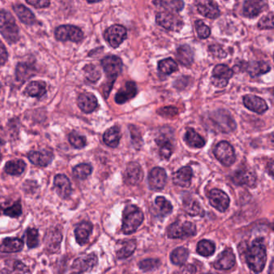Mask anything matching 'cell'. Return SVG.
<instances>
[{
	"label": "cell",
	"mask_w": 274,
	"mask_h": 274,
	"mask_svg": "<svg viewBox=\"0 0 274 274\" xmlns=\"http://www.w3.org/2000/svg\"><path fill=\"white\" fill-rule=\"evenodd\" d=\"M0 90H1V84H0Z\"/></svg>",
	"instance_id": "obj_59"
},
{
	"label": "cell",
	"mask_w": 274,
	"mask_h": 274,
	"mask_svg": "<svg viewBox=\"0 0 274 274\" xmlns=\"http://www.w3.org/2000/svg\"><path fill=\"white\" fill-rule=\"evenodd\" d=\"M178 108L174 106H166L160 108L158 110V114L162 115L164 117H174L178 114Z\"/></svg>",
	"instance_id": "obj_54"
},
{
	"label": "cell",
	"mask_w": 274,
	"mask_h": 274,
	"mask_svg": "<svg viewBox=\"0 0 274 274\" xmlns=\"http://www.w3.org/2000/svg\"><path fill=\"white\" fill-rule=\"evenodd\" d=\"M189 256V251L184 247L177 248L170 254V260L172 263L176 266H182L188 260Z\"/></svg>",
	"instance_id": "obj_39"
},
{
	"label": "cell",
	"mask_w": 274,
	"mask_h": 274,
	"mask_svg": "<svg viewBox=\"0 0 274 274\" xmlns=\"http://www.w3.org/2000/svg\"><path fill=\"white\" fill-rule=\"evenodd\" d=\"M56 38L60 41H72L78 43L84 38L82 29L72 25H62L56 29Z\"/></svg>",
	"instance_id": "obj_7"
},
{
	"label": "cell",
	"mask_w": 274,
	"mask_h": 274,
	"mask_svg": "<svg viewBox=\"0 0 274 274\" xmlns=\"http://www.w3.org/2000/svg\"><path fill=\"white\" fill-rule=\"evenodd\" d=\"M196 268L192 264H186L182 268V274H196Z\"/></svg>",
	"instance_id": "obj_58"
},
{
	"label": "cell",
	"mask_w": 274,
	"mask_h": 274,
	"mask_svg": "<svg viewBox=\"0 0 274 274\" xmlns=\"http://www.w3.org/2000/svg\"><path fill=\"white\" fill-rule=\"evenodd\" d=\"M246 70L248 72L250 76H258L263 74H267L271 70V66L267 62H251L246 64Z\"/></svg>",
	"instance_id": "obj_26"
},
{
	"label": "cell",
	"mask_w": 274,
	"mask_h": 274,
	"mask_svg": "<svg viewBox=\"0 0 274 274\" xmlns=\"http://www.w3.org/2000/svg\"><path fill=\"white\" fill-rule=\"evenodd\" d=\"M26 164L22 160H12L6 162L4 166V170L10 176H20L24 172Z\"/></svg>",
	"instance_id": "obj_37"
},
{
	"label": "cell",
	"mask_w": 274,
	"mask_h": 274,
	"mask_svg": "<svg viewBox=\"0 0 274 274\" xmlns=\"http://www.w3.org/2000/svg\"><path fill=\"white\" fill-rule=\"evenodd\" d=\"M246 258L248 266L251 270L256 274L262 272L267 260L264 240L262 238H258L254 240L252 246L248 248Z\"/></svg>",
	"instance_id": "obj_1"
},
{
	"label": "cell",
	"mask_w": 274,
	"mask_h": 274,
	"mask_svg": "<svg viewBox=\"0 0 274 274\" xmlns=\"http://www.w3.org/2000/svg\"><path fill=\"white\" fill-rule=\"evenodd\" d=\"M244 104L246 108L252 112L262 114L268 110V104H266L264 99L254 95H246L243 98Z\"/></svg>",
	"instance_id": "obj_17"
},
{
	"label": "cell",
	"mask_w": 274,
	"mask_h": 274,
	"mask_svg": "<svg viewBox=\"0 0 274 274\" xmlns=\"http://www.w3.org/2000/svg\"><path fill=\"white\" fill-rule=\"evenodd\" d=\"M144 170L140 164L131 162L127 165L124 173V181L128 185H138L144 180Z\"/></svg>",
	"instance_id": "obj_12"
},
{
	"label": "cell",
	"mask_w": 274,
	"mask_h": 274,
	"mask_svg": "<svg viewBox=\"0 0 274 274\" xmlns=\"http://www.w3.org/2000/svg\"><path fill=\"white\" fill-rule=\"evenodd\" d=\"M166 170L164 168H154L150 172L148 176L150 188L154 190H160L164 188L166 185Z\"/></svg>",
	"instance_id": "obj_14"
},
{
	"label": "cell",
	"mask_w": 274,
	"mask_h": 274,
	"mask_svg": "<svg viewBox=\"0 0 274 274\" xmlns=\"http://www.w3.org/2000/svg\"><path fill=\"white\" fill-rule=\"evenodd\" d=\"M137 247V243L135 240H130L127 242H123L122 247L117 252V256L118 259H126L129 258L134 252Z\"/></svg>",
	"instance_id": "obj_41"
},
{
	"label": "cell",
	"mask_w": 274,
	"mask_h": 274,
	"mask_svg": "<svg viewBox=\"0 0 274 274\" xmlns=\"http://www.w3.org/2000/svg\"><path fill=\"white\" fill-rule=\"evenodd\" d=\"M27 246L29 248H36L39 244V234L36 228H28L26 231Z\"/></svg>",
	"instance_id": "obj_48"
},
{
	"label": "cell",
	"mask_w": 274,
	"mask_h": 274,
	"mask_svg": "<svg viewBox=\"0 0 274 274\" xmlns=\"http://www.w3.org/2000/svg\"><path fill=\"white\" fill-rule=\"evenodd\" d=\"M208 198L212 206L221 212L226 211L230 207V197L223 190L213 189L209 193Z\"/></svg>",
	"instance_id": "obj_13"
},
{
	"label": "cell",
	"mask_w": 274,
	"mask_h": 274,
	"mask_svg": "<svg viewBox=\"0 0 274 274\" xmlns=\"http://www.w3.org/2000/svg\"><path fill=\"white\" fill-rule=\"evenodd\" d=\"M13 10L21 22L24 24L32 25L35 24L36 17L28 8L22 4H16L13 6Z\"/></svg>",
	"instance_id": "obj_32"
},
{
	"label": "cell",
	"mask_w": 274,
	"mask_h": 274,
	"mask_svg": "<svg viewBox=\"0 0 274 274\" xmlns=\"http://www.w3.org/2000/svg\"><path fill=\"white\" fill-rule=\"evenodd\" d=\"M92 172V168L91 165L87 164H79L75 166L72 170L74 176L78 180H84L88 178Z\"/></svg>",
	"instance_id": "obj_43"
},
{
	"label": "cell",
	"mask_w": 274,
	"mask_h": 274,
	"mask_svg": "<svg viewBox=\"0 0 274 274\" xmlns=\"http://www.w3.org/2000/svg\"><path fill=\"white\" fill-rule=\"evenodd\" d=\"M100 63L106 72V78H108V82L104 88V96L106 98H107L112 90L115 80L122 72L123 63L121 58L114 55L107 56L104 59L102 60Z\"/></svg>",
	"instance_id": "obj_2"
},
{
	"label": "cell",
	"mask_w": 274,
	"mask_h": 274,
	"mask_svg": "<svg viewBox=\"0 0 274 274\" xmlns=\"http://www.w3.org/2000/svg\"><path fill=\"white\" fill-rule=\"evenodd\" d=\"M182 207L184 210L192 216H204V210L201 207V205L193 198H186L184 200Z\"/></svg>",
	"instance_id": "obj_34"
},
{
	"label": "cell",
	"mask_w": 274,
	"mask_h": 274,
	"mask_svg": "<svg viewBox=\"0 0 274 274\" xmlns=\"http://www.w3.org/2000/svg\"><path fill=\"white\" fill-rule=\"evenodd\" d=\"M209 51L211 52L213 56H215L218 58H224L227 56V54L225 52L224 50L219 45H211L209 47Z\"/></svg>",
	"instance_id": "obj_55"
},
{
	"label": "cell",
	"mask_w": 274,
	"mask_h": 274,
	"mask_svg": "<svg viewBox=\"0 0 274 274\" xmlns=\"http://www.w3.org/2000/svg\"><path fill=\"white\" fill-rule=\"evenodd\" d=\"M98 256L94 254L78 256L72 264V272L76 274L88 272L98 264Z\"/></svg>",
	"instance_id": "obj_11"
},
{
	"label": "cell",
	"mask_w": 274,
	"mask_h": 274,
	"mask_svg": "<svg viewBox=\"0 0 274 274\" xmlns=\"http://www.w3.org/2000/svg\"><path fill=\"white\" fill-rule=\"evenodd\" d=\"M30 162L40 166H47L51 164L54 158V154L48 150H42L40 152H30L28 154Z\"/></svg>",
	"instance_id": "obj_18"
},
{
	"label": "cell",
	"mask_w": 274,
	"mask_h": 274,
	"mask_svg": "<svg viewBox=\"0 0 274 274\" xmlns=\"http://www.w3.org/2000/svg\"><path fill=\"white\" fill-rule=\"evenodd\" d=\"M54 186L56 192L62 198H67L72 193V186L70 180L64 174H58L54 178Z\"/></svg>",
	"instance_id": "obj_22"
},
{
	"label": "cell",
	"mask_w": 274,
	"mask_h": 274,
	"mask_svg": "<svg viewBox=\"0 0 274 274\" xmlns=\"http://www.w3.org/2000/svg\"><path fill=\"white\" fill-rule=\"evenodd\" d=\"M197 10L202 16L209 18H216L220 16L219 6L214 1H198L196 2Z\"/></svg>",
	"instance_id": "obj_21"
},
{
	"label": "cell",
	"mask_w": 274,
	"mask_h": 274,
	"mask_svg": "<svg viewBox=\"0 0 274 274\" xmlns=\"http://www.w3.org/2000/svg\"><path fill=\"white\" fill-rule=\"evenodd\" d=\"M232 181L236 185H246L252 188L256 185V173L248 168H242L234 173Z\"/></svg>",
	"instance_id": "obj_15"
},
{
	"label": "cell",
	"mask_w": 274,
	"mask_h": 274,
	"mask_svg": "<svg viewBox=\"0 0 274 274\" xmlns=\"http://www.w3.org/2000/svg\"><path fill=\"white\" fill-rule=\"evenodd\" d=\"M154 4L161 6L173 12H180L184 8V2L180 0H164V1H154Z\"/></svg>",
	"instance_id": "obj_38"
},
{
	"label": "cell",
	"mask_w": 274,
	"mask_h": 274,
	"mask_svg": "<svg viewBox=\"0 0 274 274\" xmlns=\"http://www.w3.org/2000/svg\"></svg>",
	"instance_id": "obj_61"
},
{
	"label": "cell",
	"mask_w": 274,
	"mask_h": 274,
	"mask_svg": "<svg viewBox=\"0 0 274 274\" xmlns=\"http://www.w3.org/2000/svg\"><path fill=\"white\" fill-rule=\"evenodd\" d=\"M193 172L190 166H184L173 174V182L174 184L182 188H189L192 180Z\"/></svg>",
	"instance_id": "obj_23"
},
{
	"label": "cell",
	"mask_w": 274,
	"mask_h": 274,
	"mask_svg": "<svg viewBox=\"0 0 274 274\" xmlns=\"http://www.w3.org/2000/svg\"><path fill=\"white\" fill-rule=\"evenodd\" d=\"M196 29L197 35L200 39H207L209 36L211 35V29L208 26L205 24L202 20H197L196 22Z\"/></svg>",
	"instance_id": "obj_51"
},
{
	"label": "cell",
	"mask_w": 274,
	"mask_h": 274,
	"mask_svg": "<svg viewBox=\"0 0 274 274\" xmlns=\"http://www.w3.org/2000/svg\"><path fill=\"white\" fill-rule=\"evenodd\" d=\"M156 144L160 146V156L162 160H169L174 152V146L168 136L164 134L158 136Z\"/></svg>",
	"instance_id": "obj_25"
},
{
	"label": "cell",
	"mask_w": 274,
	"mask_h": 274,
	"mask_svg": "<svg viewBox=\"0 0 274 274\" xmlns=\"http://www.w3.org/2000/svg\"><path fill=\"white\" fill-rule=\"evenodd\" d=\"M28 4L32 5V6H35L36 8H47L50 6V1H46V0H33V1H27Z\"/></svg>",
	"instance_id": "obj_56"
},
{
	"label": "cell",
	"mask_w": 274,
	"mask_h": 274,
	"mask_svg": "<svg viewBox=\"0 0 274 274\" xmlns=\"http://www.w3.org/2000/svg\"><path fill=\"white\" fill-rule=\"evenodd\" d=\"M92 231V224L90 222H82L75 230V238L80 246H83L88 242L90 234Z\"/></svg>",
	"instance_id": "obj_29"
},
{
	"label": "cell",
	"mask_w": 274,
	"mask_h": 274,
	"mask_svg": "<svg viewBox=\"0 0 274 274\" xmlns=\"http://www.w3.org/2000/svg\"><path fill=\"white\" fill-rule=\"evenodd\" d=\"M176 56L178 62L186 67L192 66L194 62V52L188 45L180 46L176 52Z\"/></svg>",
	"instance_id": "obj_27"
},
{
	"label": "cell",
	"mask_w": 274,
	"mask_h": 274,
	"mask_svg": "<svg viewBox=\"0 0 274 274\" xmlns=\"http://www.w3.org/2000/svg\"><path fill=\"white\" fill-rule=\"evenodd\" d=\"M160 264H161V262L158 259H146V260L140 262L138 266L144 271H152V270L158 268Z\"/></svg>",
	"instance_id": "obj_50"
},
{
	"label": "cell",
	"mask_w": 274,
	"mask_h": 274,
	"mask_svg": "<svg viewBox=\"0 0 274 274\" xmlns=\"http://www.w3.org/2000/svg\"><path fill=\"white\" fill-rule=\"evenodd\" d=\"M121 140V132L118 126H112L107 130L103 135L104 144L111 148H116Z\"/></svg>",
	"instance_id": "obj_31"
},
{
	"label": "cell",
	"mask_w": 274,
	"mask_h": 274,
	"mask_svg": "<svg viewBox=\"0 0 274 274\" xmlns=\"http://www.w3.org/2000/svg\"><path fill=\"white\" fill-rule=\"evenodd\" d=\"M68 140L71 145L76 149H82L86 146V138L84 136L78 134L76 132L70 134Z\"/></svg>",
	"instance_id": "obj_49"
},
{
	"label": "cell",
	"mask_w": 274,
	"mask_h": 274,
	"mask_svg": "<svg viewBox=\"0 0 274 274\" xmlns=\"http://www.w3.org/2000/svg\"><path fill=\"white\" fill-rule=\"evenodd\" d=\"M214 154L221 164L226 166H232L236 161V154L232 146L226 141L217 144L214 149Z\"/></svg>",
	"instance_id": "obj_8"
},
{
	"label": "cell",
	"mask_w": 274,
	"mask_h": 274,
	"mask_svg": "<svg viewBox=\"0 0 274 274\" xmlns=\"http://www.w3.org/2000/svg\"><path fill=\"white\" fill-rule=\"evenodd\" d=\"M46 84L44 82H32L28 84L24 94L32 98H42L46 94Z\"/></svg>",
	"instance_id": "obj_35"
},
{
	"label": "cell",
	"mask_w": 274,
	"mask_h": 274,
	"mask_svg": "<svg viewBox=\"0 0 274 274\" xmlns=\"http://www.w3.org/2000/svg\"><path fill=\"white\" fill-rule=\"evenodd\" d=\"M156 205L160 210V214L162 216H168L172 212V205L166 198L162 196L156 198Z\"/></svg>",
	"instance_id": "obj_46"
},
{
	"label": "cell",
	"mask_w": 274,
	"mask_h": 274,
	"mask_svg": "<svg viewBox=\"0 0 274 274\" xmlns=\"http://www.w3.org/2000/svg\"><path fill=\"white\" fill-rule=\"evenodd\" d=\"M158 68L162 74L170 75V74H174L176 71H178V66L174 60L172 58H168V59L162 60L158 62Z\"/></svg>",
	"instance_id": "obj_40"
},
{
	"label": "cell",
	"mask_w": 274,
	"mask_h": 274,
	"mask_svg": "<svg viewBox=\"0 0 274 274\" xmlns=\"http://www.w3.org/2000/svg\"><path fill=\"white\" fill-rule=\"evenodd\" d=\"M28 271L27 266L20 260H9L1 271V274H24Z\"/></svg>",
	"instance_id": "obj_36"
},
{
	"label": "cell",
	"mask_w": 274,
	"mask_h": 274,
	"mask_svg": "<svg viewBox=\"0 0 274 274\" xmlns=\"http://www.w3.org/2000/svg\"><path fill=\"white\" fill-rule=\"evenodd\" d=\"M0 158H1V154H0Z\"/></svg>",
	"instance_id": "obj_60"
},
{
	"label": "cell",
	"mask_w": 274,
	"mask_h": 274,
	"mask_svg": "<svg viewBox=\"0 0 274 274\" xmlns=\"http://www.w3.org/2000/svg\"><path fill=\"white\" fill-rule=\"evenodd\" d=\"M234 76V70L225 64H218L214 68L212 84L217 88H224L228 84V80Z\"/></svg>",
	"instance_id": "obj_9"
},
{
	"label": "cell",
	"mask_w": 274,
	"mask_h": 274,
	"mask_svg": "<svg viewBox=\"0 0 274 274\" xmlns=\"http://www.w3.org/2000/svg\"><path fill=\"white\" fill-rule=\"evenodd\" d=\"M266 2L263 1H255V0H248L244 2L243 14L247 18H255L262 12L266 8Z\"/></svg>",
	"instance_id": "obj_24"
},
{
	"label": "cell",
	"mask_w": 274,
	"mask_h": 274,
	"mask_svg": "<svg viewBox=\"0 0 274 274\" xmlns=\"http://www.w3.org/2000/svg\"><path fill=\"white\" fill-rule=\"evenodd\" d=\"M258 28L260 29L274 28V14L271 12L262 17L258 22Z\"/></svg>",
	"instance_id": "obj_53"
},
{
	"label": "cell",
	"mask_w": 274,
	"mask_h": 274,
	"mask_svg": "<svg viewBox=\"0 0 274 274\" xmlns=\"http://www.w3.org/2000/svg\"><path fill=\"white\" fill-rule=\"evenodd\" d=\"M130 132L131 140H132V144L134 146L135 149H141L142 146V138L141 132L140 129L135 126L130 125L129 126Z\"/></svg>",
	"instance_id": "obj_47"
},
{
	"label": "cell",
	"mask_w": 274,
	"mask_h": 274,
	"mask_svg": "<svg viewBox=\"0 0 274 274\" xmlns=\"http://www.w3.org/2000/svg\"><path fill=\"white\" fill-rule=\"evenodd\" d=\"M138 94L137 86L134 82H127L115 95V102L119 104H125L134 98Z\"/></svg>",
	"instance_id": "obj_16"
},
{
	"label": "cell",
	"mask_w": 274,
	"mask_h": 274,
	"mask_svg": "<svg viewBox=\"0 0 274 274\" xmlns=\"http://www.w3.org/2000/svg\"><path fill=\"white\" fill-rule=\"evenodd\" d=\"M104 39L114 48L119 47L126 39L127 31L122 25L115 24L108 28L104 34Z\"/></svg>",
	"instance_id": "obj_10"
},
{
	"label": "cell",
	"mask_w": 274,
	"mask_h": 274,
	"mask_svg": "<svg viewBox=\"0 0 274 274\" xmlns=\"http://www.w3.org/2000/svg\"><path fill=\"white\" fill-rule=\"evenodd\" d=\"M215 251V244L208 240H202L197 244V252L201 256H212Z\"/></svg>",
	"instance_id": "obj_42"
},
{
	"label": "cell",
	"mask_w": 274,
	"mask_h": 274,
	"mask_svg": "<svg viewBox=\"0 0 274 274\" xmlns=\"http://www.w3.org/2000/svg\"><path fill=\"white\" fill-rule=\"evenodd\" d=\"M8 52L4 45L0 42V66H4L8 60Z\"/></svg>",
	"instance_id": "obj_57"
},
{
	"label": "cell",
	"mask_w": 274,
	"mask_h": 274,
	"mask_svg": "<svg viewBox=\"0 0 274 274\" xmlns=\"http://www.w3.org/2000/svg\"><path fill=\"white\" fill-rule=\"evenodd\" d=\"M0 33L8 43H16L20 39V29L12 14L6 10H0Z\"/></svg>",
	"instance_id": "obj_3"
},
{
	"label": "cell",
	"mask_w": 274,
	"mask_h": 274,
	"mask_svg": "<svg viewBox=\"0 0 274 274\" xmlns=\"http://www.w3.org/2000/svg\"><path fill=\"white\" fill-rule=\"evenodd\" d=\"M2 213L4 215L12 217V218H17L22 214V206H21L20 202H16L12 206L4 209Z\"/></svg>",
	"instance_id": "obj_52"
},
{
	"label": "cell",
	"mask_w": 274,
	"mask_h": 274,
	"mask_svg": "<svg viewBox=\"0 0 274 274\" xmlns=\"http://www.w3.org/2000/svg\"><path fill=\"white\" fill-rule=\"evenodd\" d=\"M24 247V242L18 238H8L4 240L0 244V252H20Z\"/></svg>",
	"instance_id": "obj_30"
},
{
	"label": "cell",
	"mask_w": 274,
	"mask_h": 274,
	"mask_svg": "<svg viewBox=\"0 0 274 274\" xmlns=\"http://www.w3.org/2000/svg\"><path fill=\"white\" fill-rule=\"evenodd\" d=\"M62 236L60 232H55L48 235L47 240H45V244H47L48 248L51 250V252H56L60 247L62 242Z\"/></svg>",
	"instance_id": "obj_44"
},
{
	"label": "cell",
	"mask_w": 274,
	"mask_h": 274,
	"mask_svg": "<svg viewBox=\"0 0 274 274\" xmlns=\"http://www.w3.org/2000/svg\"><path fill=\"white\" fill-rule=\"evenodd\" d=\"M144 212L134 205H128L123 212L122 232L126 235L134 234L144 222Z\"/></svg>",
	"instance_id": "obj_4"
},
{
	"label": "cell",
	"mask_w": 274,
	"mask_h": 274,
	"mask_svg": "<svg viewBox=\"0 0 274 274\" xmlns=\"http://www.w3.org/2000/svg\"><path fill=\"white\" fill-rule=\"evenodd\" d=\"M184 141L190 148H198V149L204 148L206 144L204 138L201 137L196 131L192 128H189L186 130L184 136Z\"/></svg>",
	"instance_id": "obj_33"
},
{
	"label": "cell",
	"mask_w": 274,
	"mask_h": 274,
	"mask_svg": "<svg viewBox=\"0 0 274 274\" xmlns=\"http://www.w3.org/2000/svg\"><path fill=\"white\" fill-rule=\"evenodd\" d=\"M84 72L86 79L92 83L98 82L102 75L98 68L96 67L94 64H92L84 66Z\"/></svg>",
	"instance_id": "obj_45"
},
{
	"label": "cell",
	"mask_w": 274,
	"mask_h": 274,
	"mask_svg": "<svg viewBox=\"0 0 274 274\" xmlns=\"http://www.w3.org/2000/svg\"><path fill=\"white\" fill-rule=\"evenodd\" d=\"M78 104L82 112L90 114L98 106V102L95 95L91 92H83L79 95L78 99Z\"/></svg>",
	"instance_id": "obj_19"
},
{
	"label": "cell",
	"mask_w": 274,
	"mask_h": 274,
	"mask_svg": "<svg viewBox=\"0 0 274 274\" xmlns=\"http://www.w3.org/2000/svg\"><path fill=\"white\" fill-rule=\"evenodd\" d=\"M236 264V256L231 248H227L220 254L216 262L214 267L216 270H228Z\"/></svg>",
	"instance_id": "obj_20"
},
{
	"label": "cell",
	"mask_w": 274,
	"mask_h": 274,
	"mask_svg": "<svg viewBox=\"0 0 274 274\" xmlns=\"http://www.w3.org/2000/svg\"><path fill=\"white\" fill-rule=\"evenodd\" d=\"M36 72L33 64L29 63H18L16 70V76L17 80L24 82L34 76Z\"/></svg>",
	"instance_id": "obj_28"
},
{
	"label": "cell",
	"mask_w": 274,
	"mask_h": 274,
	"mask_svg": "<svg viewBox=\"0 0 274 274\" xmlns=\"http://www.w3.org/2000/svg\"><path fill=\"white\" fill-rule=\"evenodd\" d=\"M156 22L164 28L172 32H180L184 24L180 16L170 12H160L157 14Z\"/></svg>",
	"instance_id": "obj_6"
},
{
	"label": "cell",
	"mask_w": 274,
	"mask_h": 274,
	"mask_svg": "<svg viewBox=\"0 0 274 274\" xmlns=\"http://www.w3.org/2000/svg\"><path fill=\"white\" fill-rule=\"evenodd\" d=\"M196 227L194 224L188 221H176L168 227V235L172 239H181L192 236L196 234Z\"/></svg>",
	"instance_id": "obj_5"
}]
</instances>
